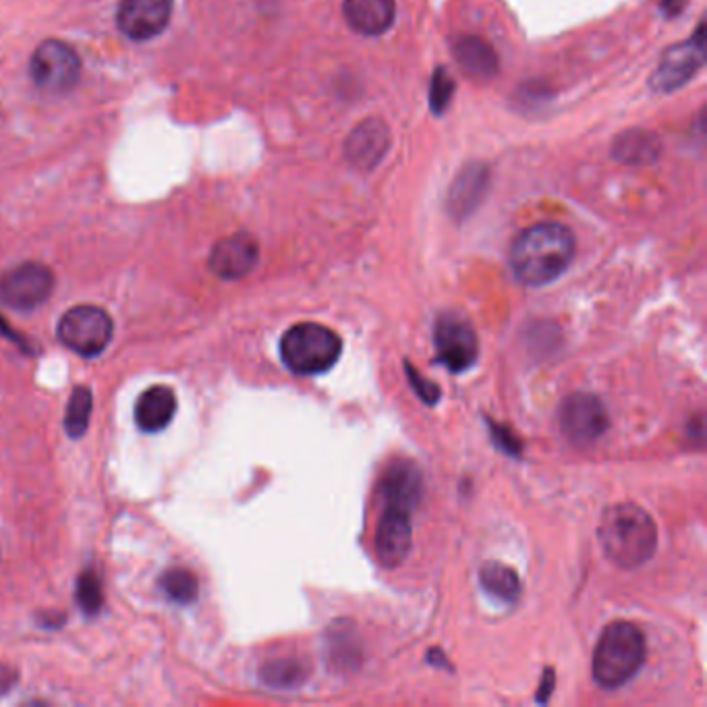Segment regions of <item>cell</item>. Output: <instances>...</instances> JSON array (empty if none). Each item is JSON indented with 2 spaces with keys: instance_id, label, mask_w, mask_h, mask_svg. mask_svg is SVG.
<instances>
[{
  "instance_id": "6da1fadb",
  "label": "cell",
  "mask_w": 707,
  "mask_h": 707,
  "mask_svg": "<svg viewBox=\"0 0 707 707\" xmlns=\"http://www.w3.org/2000/svg\"><path fill=\"white\" fill-rule=\"evenodd\" d=\"M575 258V237L558 222H539L510 247V268L527 287H546L567 272Z\"/></svg>"
},
{
  "instance_id": "7a4b0ae2",
  "label": "cell",
  "mask_w": 707,
  "mask_h": 707,
  "mask_svg": "<svg viewBox=\"0 0 707 707\" xmlns=\"http://www.w3.org/2000/svg\"><path fill=\"white\" fill-rule=\"evenodd\" d=\"M601 550L618 569H639L656 554L658 529L646 508L620 502L601 515Z\"/></svg>"
},
{
  "instance_id": "3957f363",
  "label": "cell",
  "mask_w": 707,
  "mask_h": 707,
  "mask_svg": "<svg viewBox=\"0 0 707 707\" xmlns=\"http://www.w3.org/2000/svg\"><path fill=\"white\" fill-rule=\"evenodd\" d=\"M646 637L633 623H613L601 633L594 651V678L604 689H618L635 677L646 661Z\"/></svg>"
},
{
  "instance_id": "277c9868",
  "label": "cell",
  "mask_w": 707,
  "mask_h": 707,
  "mask_svg": "<svg viewBox=\"0 0 707 707\" xmlns=\"http://www.w3.org/2000/svg\"><path fill=\"white\" fill-rule=\"evenodd\" d=\"M342 340L328 326L316 322L295 323L280 340L282 364L297 376L323 374L339 361Z\"/></svg>"
},
{
  "instance_id": "5b68a950",
  "label": "cell",
  "mask_w": 707,
  "mask_h": 707,
  "mask_svg": "<svg viewBox=\"0 0 707 707\" xmlns=\"http://www.w3.org/2000/svg\"><path fill=\"white\" fill-rule=\"evenodd\" d=\"M30 76L40 92L48 96L69 93L81 78L78 52L62 40H44L31 54Z\"/></svg>"
},
{
  "instance_id": "8992f818",
  "label": "cell",
  "mask_w": 707,
  "mask_h": 707,
  "mask_svg": "<svg viewBox=\"0 0 707 707\" xmlns=\"http://www.w3.org/2000/svg\"><path fill=\"white\" fill-rule=\"evenodd\" d=\"M114 326L107 311L96 306L69 309L59 322V339L71 351L83 357L102 354L112 339Z\"/></svg>"
},
{
  "instance_id": "52a82bcc",
  "label": "cell",
  "mask_w": 707,
  "mask_h": 707,
  "mask_svg": "<svg viewBox=\"0 0 707 707\" xmlns=\"http://www.w3.org/2000/svg\"><path fill=\"white\" fill-rule=\"evenodd\" d=\"M436 357L452 374H462L476 366L479 342L471 323L457 313H445L438 318L434 330Z\"/></svg>"
},
{
  "instance_id": "ba28073f",
  "label": "cell",
  "mask_w": 707,
  "mask_h": 707,
  "mask_svg": "<svg viewBox=\"0 0 707 707\" xmlns=\"http://www.w3.org/2000/svg\"><path fill=\"white\" fill-rule=\"evenodd\" d=\"M54 289V275L44 263L26 262L0 277V301L13 309L42 306Z\"/></svg>"
},
{
  "instance_id": "9c48e42d",
  "label": "cell",
  "mask_w": 707,
  "mask_h": 707,
  "mask_svg": "<svg viewBox=\"0 0 707 707\" xmlns=\"http://www.w3.org/2000/svg\"><path fill=\"white\" fill-rule=\"evenodd\" d=\"M704 33L699 28L693 40L666 50L658 69L649 78L651 90L668 93L683 88L704 67Z\"/></svg>"
},
{
  "instance_id": "30bf717a",
  "label": "cell",
  "mask_w": 707,
  "mask_h": 707,
  "mask_svg": "<svg viewBox=\"0 0 707 707\" xmlns=\"http://www.w3.org/2000/svg\"><path fill=\"white\" fill-rule=\"evenodd\" d=\"M608 414L601 400L594 395L579 392L562 402L560 430L572 445H591L608 430Z\"/></svg>"
},
{
  "instance_id": "8fae6325",
  "label": "cell",
  "mask_w": 707,
  "mask_h": 707,
  "mask_svg": "<svg viewBox=\"0 0 707 707\" xmlns=\"http://www.w3.org/2000/svg\"><path fill=\"white\" fill-rule=\"evenodd\" d=\"M411 507L385 502V512L376 531V552L386 567H399L411 550Z\"/></svg>"
},
{
  "instance_id": "7c38bea8",
  "label": "cell",
  "mask_w": 707,
  "mask_h": 707,
  "mask_svg": "<svg viewBox=\"0 0 707 707\" xmlns=\"http://www.w3.org/2000/svg\"><path fill=\"white\" fill-rule=\"evenodd\" d=\"M172 0H123L117 13L119 30L131 40H152L167 30Z\"/></svg>"
},
{
  "instance_id": "4fadbf2b",
  "label": "cell",
  "mask_w": 707,
  "mask_h": 707,
  "mask_svg": "<svg viewBox=\"0 0 707 707\" xmlns=\"http://www.w3.org/2000/svg\"><path fill=\"white\" fill-rule=\"evenodd\" d=\"M258 260H260L258 241L247 232H237L216 243L210 253V270L218 278L237 280V278L247 277L256 268Z\"/></svg>"
},
{
  "instance_id": "5bb4252c",
  "label": "cell",
  "mask_w": 707,
  "mask_h": 707,
  "mask_svg": "<svg viewBox=\"0 0 707 707\" xmlns=\"http://www.w3.org/2000/svg\"><path fill=\"white\" fill-rule=\"evenodd\" d=\"M390 148L388 127L380 119H368L347 139L345 152L355 169L371 170L380 165Z\"/></svg>"
},
{
  "instance_id": "9a60e30c",
  "label": "cell",
  "mask_w": 707,
  "mask_h": 707,
  "mask_svg": "<svg viewBox=\"0 0 707 707\" xmlns=\"http://www.w3.org/2000/svg\"><path fill=\"white\" fill-rule=\"evenodd\" d=\"M349 26L364 36H380L395 21V0H345L342 4Z\"/></svg>"
},
{
  "instance_id": "2e32d148",
  "label": "cell",
  "mask_w": 707,
  "mask_h": 707,
  "mask_svg": "<svg viewBox=\"0 0 707 707\" xmlns=\"http://www.w3.org/2000/svg\"><path fill=\"white\" fill-rule=\"evenodd\" d=\"M177 414V397L169 386H152L139 395L136 421L139 430L162 431Z\"/></svg>"
},
{
  "instance_id": "e0dca14e",
  "label": "cell",
  "mask_w": 707,
  "mask_h": 707,
  "mask_svg": "<svg viewBox=\"0 0 707 707\" xmlns=\"http://www.w3.org/2000/svg\"><path fill=\"white\" fill-rule=\"evenodd\" d=\"M488 181H490V172L484 165H471L462 170L457 181L452 183L450 198H448L452 215L457 218L471 215L479 206V201L484 200L488 191Z\"/></svg>"
},
{
  "instance_id": "ac0fdd59",
  "label": "cell",
  "mask_w": 707,
  "mask_h": 707,
  "mask_svg": "<svg viewBox=\"0 0 707 707\" xmlns=\"http://www.w3.org/2000/svg\"><path fill=\"white\" fill-rule=\"evenodd\" d=\"M452 52L461 64L462 73L471 79H490L498 71V57L494 48L477 36H461L455 42Z\"/></svg>"
},
{
  "instance_id": "d6986e66",
  "label": "cell",
  "mask_w": 707,
  "mask_h": 707,
  "mask_svg": "<svg viewBox=\"0 0 707 707\" xmlns=\"http://www.w3.org/2000/svg\"><path fill=\"white\" fill-rule=\"evenodd\" d=\"M479 579H481L484 589L498 600L510 604L521 596L519 575L502 562H488L479 572Z\"/></svg>"
},
{
  "instance_id": "ffe728a7",
  "label": "cell",
  "mask_w": 707,
  "mask_h": 707,
  "mask_svg": "<svg viewBox=\"0 0 707 707\" xmlns=\"http://www.w3.org/2000/svg\"><path fill=\"white\" fill-rule=\"evenodd\" d=\"M658 152H660V143L654 138V133L629 131L616 139L615 156L620 162H627V165H647L656 160Z\"/></svg>"
},
{
  "instance_id": "44dd1931",
  "label": "cell",
  "mask_w": 707,
  "mask_h": 707,
  "mask_svg": "<svg viewBox=\"0 0 707 707\" xmlns=\"http://www.w3.org/2000/svg\"><path fill=\"white\" fill-rule=\"evenodd\" d=\"M160 587L167 594V598L177 604H191L198 598V591H200L198 577L191 570L181 569V567L167 570L160 579Z\"/></svg>"
},
{
  "instance_id": "7402d4cb",
  "label": "cell",
  "mask_w": 707,
  "mask_h": 707,
  "mask_svg": "<svg viewBox=\"0 0 707 707\" xmlns=\"http://www.w3.org/2000/svg\"><path fill=\"white\" fill-rule=\"evenodd\" d=\"M90 416H92V392H90V388L79 386V388H76L71 400H69V405H67L64 430L73 438L83 436L86 430H88Z\"/></svg>"
},
{
  "instance_id": "603a6c76",
  "label": "cell",
  "mask_w": 707,
  "mask_h": 707,
  "mask_svg": "<svg viewBox=\"0 0 707 707\" xmlns=\"http://www.w3.org/2000/svg\"><path fill=\"white\" fill-rule=\"evenodd\" d=\"M262 678L270 687L295 689L308 678V670L301 661L275 660L263 666Z\"/></svg>"
},
{
  "instance_id": "cb8c5ba5",
  "label": "cell",
  "mask_w": 707,
  "mask_h": 707,
  "mask_svg": "<svg viewBox=\"0 0 707 707\" xmlns=\"http://www.w3.org/2000/svg\"><path fill=\"white\" fill-rule=\"evenodd\" d=\"M78 601L81 610L88 613V615H96L102 608V601H104L102 584H100V579L96 577V572H92V570H86L79 577Z\"/></svg>"
},
{
  "instance_id": "d4e9b609",
  "label": "cell",
  "mask_w": 707,
  "mask_h": 707,
  "mask_svg": "<svg viewBox=\"0 0 707 707\" xmlns=\"http://www.w3.org/2000/svg\"><path fill=\"white\" fill-rule=\"evenodd\" d=\"M452 93H455V81L448 76L446 69H438V71L434 73V79H431V110H434L436 114H442L446 108H448V104H450Z\"/></svg>"
},
{
  "instance_id": "484cf974",
  "label": "cell",
  "mask_w": 707,
  "mask_h": 707,
  "mask_svg": "<svg viewBox=\"0 0 707 707\" xmlns=\"http://www.w3.org/2000/svg\"><path fill=\"white\" fill-rule=\"evenodd\" d=\"M405 369H407V378H409V382L414 386V390L419 395V399L424 400V402H428V405H436L438 399H440L438 386L430 382V380H426V378H421L419 371H417L411 364H407Z\"/></svg>"
},
{
  "instance_id": "4316f807",
  "label": "cell",
  "mask_w": 707,
  "mask_h": 707,
  "mask_svg": "<svg viewBox=\"0 0 707 707\" xmlns=\"http://www.w3.org/2000/svg\"><path fill=\"white\" fill-rule=\"evenodd\" d=\"M490 431H494L496 442L502 446V448L507 450L508 455H519V452H521V442H519V438H515V436H512V431L507 430V428H505V430H500L496 424L490 426Z\"/></svg>"
},
{
  "instance_id": "83f0119b",
  "label": "cell",
  "mask_w": 707,
  "mask_h": 707,
  "mask_svg": "<svg viewBox=\"0 0 707 707\" xmlns=\"http://www.w3.org/2000/svg\"><path fill=\"white\" fill-rule=\"evenodd\" d=\"M17 683V673L7 666V664H0V695L2 693H9L13 689V685Z\"/></svg>"
},
{
  "instance_id": "f1b7e54d",
  "label": "cell",
  "mask_w": 707,
  "mask_h": 707,
  "mask_svg": "<svg viewBox=\"0 0 707 707\" xmlns=\"http://www.w3.org/2000/svg\"><path fill=\"white\" fill-rule=\"evenodd\" d=\"M685 0H661V9L668 17H675L683 11Z\"/></svg>"
}]
</instances>
